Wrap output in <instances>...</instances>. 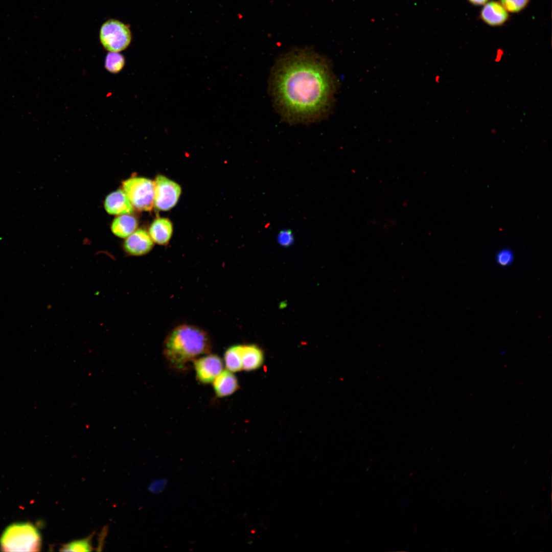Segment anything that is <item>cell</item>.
Listing matches in <instances>:
<instances>
[{
    "label": "cell",
    "instance_id": "obj_18",
    "mask_svg": "<svg viewBox=\"0 0 552 552\" xmlns=\"http://www.w3.org/2000/svg\"><path fill=\"white\" fill-rule=\"evenodd\" d=\"M500 3L510 13H519L525 8L530 0H499Z\"/></svg>",
    "mask_w": 552,
    "mask_h": 552
},
{
    "label": "cell",
    "instance_id": "obj_23",
    "mask_svg": "<svg viewBox=\"0 0 552 552\" xmlns=\"http://www.w3.org/2000/svg\"><path fill=\"white\" fill-rule=\"evenodd\" d=\"M496 130L495 128H493L491 130V132L493 134H494L495 133H496Z\"/></svg>",
    "mask_w": 552,
    "mask_h": 552
},
{
    "label": "cell",
    "instance_id": "obj_17",
    "mask_svg": "<svg viewBox=\"0 0 552 552\" xmlns=\"http://www.w3.org/2000/svg\"><path fill=\"white\" fill-rule=\"evenodd\" d=\"M90 537L65 544L61 548L64 551H89L92 549Z\"/></svg>",
    "mask_w": 552,
    "mask_h": 552
},
{
    "label": "cell",
    "instance_id": "obj_9",
    "mask_svg": "<svg viewBox=\"0 0 552 552\" xmlns=\"http://www.w3.org/2000/svg\"><path fill=\"white\" fill-rule=\"evenodd\" d=\"M483 6L480 17L487 25L492 27L500 26L509 19V12L499 1H490Z\"/></svg>",
    "mask_w": 552,
    "mask_h": 552
},
{
    "label": "cell",
    "instance_id": "obj_3",
    "mask_svg": "<svg viewBox=\"0 0 552 552\" xmlns=\"http://www.w3.org/2000/svg\"><path fill=\"white\" fill-rule=\"evenodd\" d=\"M40 537L35 527L28 523L8 526L1 538V547L5 551H36L40 548Z\"/></svg>",
    "mask_w": 552,
    "mask_h": 552
},
{
    "label": "cell",
    "instance_id": "obj_10",
    "mask_svg": "<svg viewBox=\"0 0 552 552\" xmlns=\"http://www.w3.org/2000/svg\"><path fill=\"white\" fill-rule=\"evenodd\" d=\"M104 207L112 215H130L133 212V206L123 190L109 194L105 199Z\"/></svg>",
    "mask_w": 552,
    "mask_h": 552
},
{
    "label": "cell",
    "instance_id": "obj_5",
    "mask_svg": "<svg viewBox=\"0 0 552 552\" xmlns=\"http://www.w3.org/2000/svg\"><path fill=\"white\" fill-rule=\"evenodd\" d=\"M100 40L103 47L109 52H120L126 49L131 41V33L128 25L111 19L101 26Z\"/></svg>",
    "mask_w": 552,
    "mask_h": 552
},
{
    "label": "cell",
    "instance_id": "obj_22",
    "mask_svg": "<svg viewBox=\"0 0 552 552\" xmlns=\"http://www.w3.org/2000/svg\"><path fill=\"white\" fill-rule=\"evenodd\" d=\"M502 55L503 52L500 50H498L496 58L495 59V61L496 62H499L502 58Z\"/></svg>",
    "mask_w": 552,
    "mask_h": 552
},
{
    "label": "cell",
    "instance_id": "obj_4",
    "mask_svg": "<svg viewBox=\"0 0 552 552\" xmlns=\"http://www.w3.org/2000/svg\"><path fill=\"white\" fill-rule=\"evenodd\" d=\"M123 190L133 206L140 211H150L154 206V182L144 177H134L123 182Z\"/></svg>",
    "mask_w": 552,
    "mask_h": 552
},
{
    "label": "cell",
    "instance_id": "obj_14",
    "mask_svg": "<svg viewBox=\"0 0 552 552\" xmlns=\"http://www.w3.org/2000/svg\"><path fill=\"white\" fill-rule=\"evenodd\" d=\"M137 226L135 218L128 214L121 215L113 221L111 229L112 233L120 238H126L134 232Z\"/></svg>",
    "mask_w": 552,
    "mask_h": 552
},
{
    "label": "cell",
    "instance_id": "obj_21",
    "mask_svg": "<svg viewBox=\"0 0 552 552\" xmlns=\"http://www.w3.org/2000/svg\"><path fill=\"white\" fill-rule=\"evenodd\" d=\"M468 1L471 4L475 6H483L489 0H468Z\"/></svg>",
    "mask_w": 552,
    "mask_h": 552
},
{
    "label": "cell",
    "instance_id": "obj_11",
    "mask_svg": "<svg viewBox=\"0 0 552 552\" xmlns=\"http://www.w3.org/2000/svg\"><path fill=\"white\" fill-rule=\"evenodd\" d=\"M212 383L215 394L218 398L231 396L239 388L235 375L226 369H223Z\"/></svg>",
    "mask_w": 552,
    "mask_h": 552
},
{
    "label": "cell",
    "instance_id": "obj_12",
    "mask_svg": "<svg viewBox=\"0 0 552 552\" xmlns=\"http://www.w3.org/2000/svg\"><path fill=\"white\" fill-rule=\"evenodd\" d=\"M242 370L251 371L261 366L264 361L262 350L255 344H241Z\"/></svg>",
    "mask_w": 552,
    "mask_h": 552
},
{
    "label": "cell",
    "instance_id": "obj_15",
    "mask_svg": "<svg viewBox=\"0 0 552 552\" xmlns=\"http://www.w3.org/2000/svg\"><path fill=\"white\" fill-rule=\"evenodd\" d=\"M223 360L226 370L233 373L242 370L241 344L233 345L228 348L224 352Z\"/></svg>",
    "mask_w": 552,
    "mask_h": 552
},
{
    "label": "cell",
    "instance_id": "obj_6",
    "mask_svg": "<svg viewBox=\"0 0 552 552\" xmlns=\"http://www.w3.org/2000/svg\"><path fill=\"white\" fill-rule=\"evenodd\" d=\"M181 194L180 186L163 175L154 182V206L159 211H168L177 203Z\"/></svg>",
    "mask_w": 552,
    "mask_h": 552
},
{
    "label": "cell",
    "instance_id": "obj_7",
    "mask_svg": "<svg viewBox=\"0 0 552 552\" xmlns=\"http://www.w3.org/2000/svg\"><path fill=\"white\" fill-rule=\"evenodd\" d=\"M192 362L196 379L202 384L212 383L223 370L222 359L211 353L198 357Z\"/></svg>",
    "mask_w": 552,
    "mask_h": 552
},
{
    "label": "cell",
    "instance_id": "obj_8",
    "mask_svg": "<svg viewBox=\"0 0 552 552\" xmlns=\"http://www.w3.org/2000/svg\"><path fill=\"white\" fill-rule=\"evenodd\" d=\"M153 245V241L149 234L145 229H139L127 237L123 247L128 255L140 256L150 252Z\"/></svg>",
    "mask_w": 552,
    "mask_h": 552
},
{
    "label": "cell",
    "instance_id": "obj_2",
    "mask_svg": "<svg viewBox=\"0 0 552 552\" xmlns=\"http://www.w3.org/2000/svg\"><path fill=\"white\" fill-rule=\"evenodd\" d=\"M163 348L164 356L169 365L176 371H183L195 359L210 353L212 344L205 331L186 324L175 327L168 333Z\"/></svg>",
    "mask_w": 552,
    "mask_h": 552
},
{
    "label": "cell",
    "instance_id": "obj_20",
    "mask_svg": "<svg viewBox=\"0 0 552 552\" xmlns=\"http://www.w3.org/2000/svg\"><path fill=\"white\" fill-rule=\"evenodd\" d=\"M293 240L292 233L289 229L281 231L278 234V243L283 246L287 247L291 245Z\"/></svg>",
    "mask_w": 552,
    "mask_h": 552
},
{
    "label": "cell",
    "instance_id": "obj_19",
    "mask_svg": "<svg viewBox=\"0 0 552 552\" xmlns=\"http://www.w3.org/2000/svg\"><path fill=\"white\" fill-rule=\"evenodd\" d=\"M496 260L497 263L502 266L510 265L514 260L512 251L508 248L500 250L496 254Z\"/></svg>",
    "mask_w": 552,
    "mask_h": 552
},
{
    "label": "cell",
    "instance_id": "obj_1",
    "mask_svg": "<svg viewBox=\"0 0 552 552\" xmlns=\"http://www.w3.org/2000/svg\"><path fill=\"white\" fill-rule=\"evenodd\" d=\"M337 87L330 61L305 48L292 49L278 59L271 71L268 90L284 121L308 124L330 113Z\"/></svg>",
    "mask_w": 552,
    "mask_h": 552
},
{
    "label": "cell",
    "instance_id": "obj_16",
    "mask_svg": "<svg viewBox=\"0 0 552 552\" xmlns=\"http://www.w3.org/2000/svg\"><path fill=\"white\" fill-rule=\"evenodd\" d=\"M124 64V58L118 52H109L106 57L105 68L111 73H119L122 70Z\"/></svg>",
    "mask_w": 552,
    "mask_h": 552
},
{
    "label": "cell",
    "instance_id": "obj_13",
    "mask_svg": "<svg viewBox=\"0 0 552 552\" xmlns=\"http://www.w3.org/2000/svg\"><path fill=\"white\" fill-rule=\"evenodd\" d=\"M172 231V225L169 219L158 218L152 223L149 234L153 242L164 245L170 241Z\"/></svg>",
    "mask_w": 552,
    "mask_h": 552
}]
</instances>
